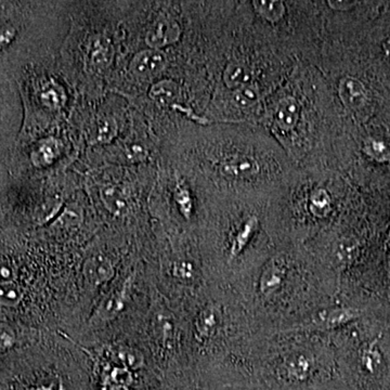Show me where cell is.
<instances>
[{
  "instance_id": "cell-1",
  "label": "cell",
  "mask_w": 390,
  "mask_h": 390,
  "mask_svg": "<svg viewBox=\"0 0 390 390\" xmlns=\"http://www.w3.org/2000/svg\"><path fill=\"white\" fill-rule=\"evenodd\" d=\"M321 267L294 253H271L239 289L263 335L285 332L332 306V287Z\"/></svg>"
},
{
  "instance_id": "cell-2",
  "label": "cell",
  "mask_w": 390,
  "mask_h": 390,
  "mask_svg": "<svg viewBox=\"0 0 390 390\" xmlns=\"http://www.w3.org/2000/svg\"><path fill=\"white\" fill-rule=\"evenodd\" d=\"M321 333H275L259 340L253 374L265 390H321L338 379V356Z\"/></svg>"
},
{
  "instance_id": "cell-3",
  "label": "cell",
  "mask_w": 390,
  "mask_h": 390,
  "mask_svg": "<svg viewBox=\"0 0 390 390\" xmlns=\"http://www.w3.org/2000/svg\"><path fill=\"white\" fill-rule=\"evenodd\" d=\"M360 316V312L352 308L330 306L314 312L294 328L282 333H328L347 326Z\"/></svg>"
},
{
  "instance_id": "cell-4",
  "label": "cell",
  "mask_w": 390,
  "mask_h": 390,
  "mask_svg": "<svg viewBox=\"0 0 390 390\" xmlns=\"http://www.w3.org/2000/svg\"><path fill=\"white\" fill-rule=\"evenodd\" d=\"M166 65V55L162 50L147 49L132 58L130 71L139 79H151L162 73Z\"/></svg>"
},
{
  "instance_id": "cell-5",
  "label": "cell",
  "mask_w": 390,
  "mask_h": 390,
  "mask_svg": "<svg viewBox=\"0 0 390 390\" xmlns=\"http://www.w3.org/2000/svg\"><path fill=\"white\" fill-rule=\"evenodd\" d=\"M181 28L175 20L166 16L159 18L149 28L146 36V44L149 48L161 50L171 46L180 38Z\"/></svg>"
},
{
  "instance_id": "cell-6",
  "label": "cell",
  "mask_w": 390,
  "mask_h": 390,
  "mask_svg": "<svg viewBox=\"0 0 390 390\" xmlns=\"http://www.w3.org/2000/svg\"><path fill=\"white\" fill-rule=\"evenodd\" d=\"M130 285H132V279L128 277L127 281L122 283V287L115 289L109 296H106L104 300H102L97 310L93 312L91 321L95 324L105 323L117 316L118 314L125 307Z\"/></svg>"
},
{
  "instance_id": "cell-7",
  "label": "cell",
  "mask_w": 390,
  "mask_h": 390,
  "mask_svg": "<svg viewBox=\"0 0 390 390\" xmlns=\"http://www.w3.org/2000/svg\"><path fill=\"white\" fill-rule=\"evenodd\" d=\"M222 323H224L222 310L212 304L200 310L194 321V328L200 340L207 342L215 338L222 328Z\"/></svg>"
},
{
  "instance_id": "cell-8",
  "label": "cell",
  "mask_w": 390,
  "mask_h": 390,
  "mask_svg": "<svg viewBox=\"0 0 390 390\" xmlns=\"http://www.w3.org/2000/svg\"><path fill=\"white\" fill-rule=\"evenodd\" d=\"M338 93L343 103L353 111L365 108L367 102V91L362 81L355 77H345L338 85Z\"/></svg>"
},
{
  "instance_id": "cell-9",
  "label": "cell",
  "mask_w": 390,
  "mask_h": 390,
  "mask_svg": "<svg viewBox=\"0 0 390 390\" xmlns=\"http://www.w3.org/2000/svg\"><path fill=\"white\" fill-rule=\"evenodd\" d=\"M113 60V47L106 38L99 36L91 42L88 50V63L95 72L108 69Z\"/></svg>"
},
{
  "instance_id": "cell-10",
  "label": "cell",
  "mask_w": 390,
  "mask_h": 390,
  "mask_svg": "<svg viewBox=\"0 0 390 390\" xmlns=\"http://www.w3.org/2000/svg\"><path fill=\"white\" fill-rule=\"evenodd\" d=\"M114 273L113 265L104 256H93L84 265V275L89 283L100 287L111 279Z\"/></svg>"
},
{
  "instance_id": "cell-11",
  "label": "cell",
  "mask_w": 390,
  "mask_h": 390,
  "mask_svg": "<svg viewBox=\"0 0 390 390\" xmlns=\"http://www.w3.org/2000/svg\"><path fill=\"white\" fill-rule=\"evenodd\" d=\"M150 97L157 105L164 108H181V89L178 84L173 81H161L151 88Z\"/></svg>"
},
{
  "instance_id": "cell-12",
  "label": "cell",
  "mask_w": 390,
  "mask_h": 390,
  "mask_svg": "<svg viewBox=\"0 0 390 390\" xmlns=\"http://www.w3.org/2000/svg\"><path fill=\"white\" fill-rule=\"evenodd\" d=\"M258 165L254 159L246 156H236L226 159L222 165V173L232 178H250L256 173Z\"/></svg>"
},
{
  "instance_id": "cell-13",
  "label": "cell",
  "mask_w": 390,
  "mask_h": 390,
  "mask_svg": "<svg viewBox=\"0 0 390 390\" xmlns=\"http://www.w3.org/2000/svg\"><path fill=\"white\" fill-rule=\"evenodd\" d=\"M252 69L242 62H231L226 65L224 72V81L226 87L238 91L244 86L250 85Z\"/></svg>"
},
{
  "instance_id": "cell-14",
  "label": "cell",
  "mask_w": 390,
  "mask_h": 390,
  "mask_svg": "<svg viewBox=\"0 0 390 390\" xmlns=\"http://www.w3.org/2000/svg\"><path fill=\"white\" fill-rule=\"evenodd\" d=\"M299 120V105L293 98L282 100L277 105L275 122L282 130H291Z\"/></svg>"
},
{
  "instance_id": "cell-15",
  "label": "cell",
  "mask_w": 390,
  "mask_h": 390,
  "mask_svg": "<svg viewBox=\"0 0 390 390\" xmlns=\"http://www.w3.org/2000/svg\"><path fill=\"white\" fill-rule=\"evenodd\" d=\"M101 199L109 212L114 215H122L127 210L128 200L126 194L116 185H108L101 190Z\"/></svg>"
},
{
  "instance_id": "cell-16",
  "label": "cell",
  "mask_w": 390,
  "mask_h": 390,
  "mask_svg": "<svg viewBox=\"0 0 390 390\" xmlns=\"http://www.w3.org/2000/svg\"><path fill=\"white\" fill-rule=\"evenodd\" d=\"M108 355L111 356L114 362L118 363L126 369H137L144 365V356L141 355L140 351L134 349L118 347L110 350Z\"/></svg>"
},
{
  "instance_id": "cell-17",
  "label": "cell",
  "mask_w": 390,
  "mask_h": 390,
  "mask_svg": "<svg viewBox=\"0 0 390 390\" xmlns=\"http://www.w3.org/2000/svg\"><path fill=\"white\" fill-rule=\"evenodd\" d=\"M332 210V200L330 194L323 189L316 190L311 194L309 202V210L316 218L326 217Z\"/></svg>"
},
{
  "instance_id": "cell-18",
  "label": "cell",
  "mask_w": 390,
  "mask_h": 390,
  "mask_svg": "<svg viewBox=\"0 0 390 390\" xmlns=\"http://www.w3.org/2000/svg\"><path fill=\"white\" fill-rule=\"evenodd\" d=\"M253 4L256 11L263 16V19L268 21L277 22L285 16V7L282 1L261 0V1H254Z\"/></svg>"
},
{
  "instance_id": "cell-19",
  "label": "cell",
  "mask_w": 390,
  "mask_h": 390,
  "mask_svg": "<svg viewBox=\"0 0 390 390\" xmlns=\"http://www.w3.org/2000/svg\"><path fill=\"white\" fill-rule=\"evenodd\" d=\"M58 155V147L52 140H46L34 151L32 155L33 162L38 166H47L53 162Z\"/></svg>"
},
{
  "instance_id": "cell-20",
  "label": "cell",
  "mask_w": 390,
  "mask_h": 390,
  "mask_svg": "<svg viewBox=\"0 0 390 390\" xmlns=\"http://www.w3.org/2000/svg\"><path fill=\"white\" fill-rule=\"evenodd\" d=\"M42 104L49 109H59L64 102V96H63L61 88L57 84L47 83L42 86L40 95Z\"/></svg>"
},
{
  "instance_id": "cell-21",
  "label": "cell",
  "mask_w": 390,
  "mask_h": 390,
  "mask_svg": "<svg viewBox=\"0 0 390 390\" xmlns=\"http://www.w3.org/2000/svg\"><path fill=\"white\" fill-rule=\"evenodd\" d=\"M365 151L369 157L377 162H389L390 144L382 140H367L365 144Z\"/></svg>"
},
{
  "instance_id": "cell-22",
  "label": "cell",
  "mask_w": 390,
  "mask_h": 390,
  "mask_svg": "<svg viewBox=\"0 0 390 390\" xmlns=\"http://www.w3.org/2000/svg\"><path fill=\"white\" fill-rule=\"evenodd\" d=\"M23 298V292L14 283L0 285V305L4 307H16Z\"/></svg>"
},
{
  "instance_id": "cell-23",
  "label": "cell",
  "mask_w": 390,
  "mask_h": 390,
  "mask_svg": "<svg viewBox=\"0 0 390 390\" xmlns=\"http://www.w3.org/2000/svg\"><path fill=\"white\" fill-rule=\"evenodd\" d=\"M258 89L255 86H252V84L240 88L234 93V102L240 108H248L253 105L258 101Z\"/></svg>"
},
{
  "instance_id": "cell-24",
  "label": "cell",
  "mask_w": 390,
  "mask_h": 390,
  "mask_svg": "<svg viewBox=\"0 0 390 390\" xmlns=\"http://www.w3.org/2000/svg\"><path fill=\"white\" fill-rule=\"evenodd\" d=\"M171 273H173V277H178L179 280L189 281V280L193 279L194 277L193 265L185 263V261L175 263V265H173Z\"/></svg>"
},
{
  "instance_id": "cell-25",
  "label": "cell",
  "mask_w": 390,
  "mask_h": 390,
  "mask_svg": "<svg viewBox=\"0 0 390 390\" xmlns=\"http://www.w3.org/2000/svg\"><path fill=\"white\" fill-rule=\"evenodd\" d=\"M175 199L183 215L185 217H189L192 208L191 197H190L189 192L183 189V188L178 187L177 188V191H176Z\"/></svg>"
},
{
  "instance_id": "cell-26",
  "label": "cell",
  "mask_w": 390,
  "mask_h": 390,
  "mask_svg": "<svg viewBox=\"0 0 390 390\" xmlns=\"http://www.w3.org/2000/svg\"><path fill=\"white\" fill-rule=\"evenodd\" d=\"M16 277L13 265L6 261H0V285H12Z\"/></svg>"
},
{
  "instance_id": "cell-27",
  "label": "cell",
  "mask_w": 390,
  "mask_h": 390,
  "mask_svg": "<svg viewBox=\"0 0 390 390\" xmlns=\"http://www.w3.org/2000/svg\"><path fill=\"white\" fill-rule=\"evenodd\" d=\"M13 331L6 324H0V350L10 348L14 344Z\"/></svg>"
},
{
  "instance_id": "cell-28",
  "label": "cell",
  "mask_w": 390,
  "mask_h": 390,
  "mask_svg": "<svg viewBox=\"0 0 390 390\" xmlns=\"http://www.w3.org/2000/svg\"><path fill=\"white\" fill-rule=\"evenodd\" d=\"M116 125L113 120H103L98 127V138L99 140H110L115 134Z\"/></svg>"
},
{
  "instance_id": "cell-29",
  "label": "cell",
  "mask_w": 390,
  "mask_h": 390,
  "mask_svg": "<svg viewBox=\"0 0 390 390\" xmlns=\"http://www.w3.org/2000/svg\"><path fill=\"white\" fill-rule=\"evenodd\" d=\"M14 38H16V30L13 28L11 26L0 28V50L9 46Z\"/></svg>"
},
{
  "instance_id": "cell-30",
  "label": "cell",
  "mask_w": 390,
  "mask_h": 390,
  "mask_svg": "<svg viewBox=\"0 0 390 390\" xmlns=\"http://www.w3.org/2000/svg\"><path fill=\"white\" fill-rule=\"evenodd\" d=\"M79 214L76 210H67L63 212L62 217L59 219V222H62L65 226H74L79 222Z\"/></svg>"
},
{
  "instance_id": "cell-31",
  "label": "cell",
  "mask_w": 390,
  "mask_h": 390,
  "mask_svg": "<svg viewBox=\"0 0 390 390\" xmlns=\"http://www.w3.org/2000/svg\"><path fill=\"white\" fill-rule=\"evenodd\" d=\"M230 390H265L253 382H232Z\"/></svg>"
},
{
  "instance_id": "cell-32",
  "label": "cell",
  "mask_w": 390,
  "mask_h": 390,
  "mask_svg": "<svg viewBox=\"0 0 390 390\" xmlns=\"http://www.w3.org/2000/svg\"><path fill=\"white\" fill-rule=\"evenodd\" d=\"M355 1H328V5L332 9L338 10V11H346V10L350 9L353 6L356 5Z\"/></svg>"
},
{
  "instance_id": "cell-33",
  "label": "cell",
  "mask_w": 390,
  "mask_h": 390,
  "mask_svg": "<svg viewBox=\"0 0 390 390\" xmlns=\"http://www.w3.org/2000/svg\"><path fill=\"white\" fill-rule=\"evenodd\" d=\"M383 50L384 53H385L386 58H387V60L390 62V38L384 42Z\"/></svg>"
},
{
  "instance_id": "cell-34",
  "label": "cell",
  "mask_w": 390,
  "mask_h": 390,
  "mask_svg": "<svg viewBox=\"0 0 390 390\" xmlns=\"http://www.w3.org/2000/svg\"><path fill=\"white\" fill-rule=\"evenodd\" d=\"M0 220H1V212H0Z\"/></svg>"
}]
</instances>
